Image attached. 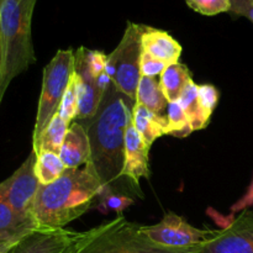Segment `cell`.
<instances>
[{"instance_id":"cb8c5ba5","label":"cell","mask_w":253,"mask_h":253,"mask_svg":"<svg viewBox=\"0 0 253 253\" xmlns=\"http://www.w3.org/2000/svg\"><path fill=\"white\" fill-rule=\"evenodd\" d=\"M185 2L190 9L205 16L230 12L231 9V0H185Z\"/></svg>"},{"instance_id":"f1b7e54d","label":"cell","mask_w":253,"mask_h":253,"mask_svg":"<svg viewBox=\"0 0 253 253\" xmlns=\"http://www.w3.org/2000/svg\"><path fill=\"white\" fill-rule=\"evenodd\" d=\"M253 207V179L252 182L250 183L249 188H247L246 193L232 205L231 210L232 212L237 211H244V210L250 209V208Z\"/></svg>"},{"instance_id":"d6986e66","label":"cell","mask_w":253,"mask_h":253,"mask_svg":"<svg viewBox=\"0 0 253 253\" xmlns=\"http://www.w3.org/2000/svg\"><path fill=\"white\" fill-rule=\"evenodd\" d=\"M178 103L180 104V106L184 110L193 131L203 130V128L207 127L210 118L205 114L204 109L200 104L199 94H198V84H195L194 81H190L188 83Z\"/></svg>"},{"instance_id":"1f68e13d","label":"cell","mask_w":253,"mask_h":253,"mask_svg":"<svg viewBox=\"0 0 253 253\" xmlns=\"http://www.w3.org/2000/svg\"><path fill=\"white\" fill-rule=\"evenodd\" d=\"M0 64H1V47H0Z\"/></svg>"},{"instance_id":"4316f807","label":"cell","mask_w":253,"mask_h":253,"mask_svg":"<svg viewBox=\"0 0 253 253\" xmlns=\"http://www.w3.org/2000/svg\"><path fill=\"white\" fill-rule=\"evenodd\" d=\"M167 66L168 64H166L165 62L153 58L152 56L142 51V54H141V77L157 78V76L161 77V74Z\"/></svg>"},{"instance_id":"4dcf8cb0","label":"cell","mask_w":253,"mask_h":253,"mask_svg":"<svg viewBox=\"0 0 253 253\" xmlns=\"http://www.w3.org/2000/svg\"><path fill=\"white\" fill-rule=\"evenodd\" d=\"M11 249H0V253H7Z\"/></svg>"},{"instance_id":"484cf974","label":"cell","mask_w":253,"mask_h":253,"mask_svg":"<svg viewBox=\"0 0 253 253\" xmlns=\"http://www.w3.org/2000/svg\"><path fill=\"white\" fill-rule=\"evenodd\" d=\"M198 94H199L200 104H202L205 114L211 118L212 113L219 103V90L211 84H202V85H198Z\"/></svg>"},{"instance_id":"9a60e30c","label":"cell","mask_w":253,"mask_h":253,"mask_svg":"<svg viewBox=\"0 0 253 253\" xmlns=\"http://www.w3.org/2000/svg\"><path fill=\"white\" fill-rule=\"evenodd\" d=\"M35 230L37 229L34 221L20 216L0 198V241L16 244Z\"/></svg>"},{"instance_id":"5bb4252c","label":"cell","mask_w":253,"mask_h":253,"mask_svg":"<svg viewBox=\"0 0 253 253\" xmlns=\"http://www.w3.org/2000/svg\"><path fill=\"white\" fill-rule=\"evenodd\" d=\"M142 51L165 62L166 64L177 63L182 54V46L167 31L146 26L141 37Z\"/></svg>"},{"instance_id":"603a6c76","label":"cell","mask_w":253,"mask_h":253,"mask_svg":"<svg viewBox=\"0 0 253 253\" xmlns=\"http://www.w3.org/2000/svg\"><path fill=\"white\" fill-rule=\"evenodd\" d=\"M58 114L68 124H71V121L78 116V82H77L76 73L73 74L71 83L67 86L66 93L59 105Z\"/></svg>"},{"instance_id":"4fadbf2b","label":"cell","mask_w":253,"mask_h":253,"mask_svg":"<svg viewBox=\"0 0 253 253\" xmlns=\"http://www.w3.org/2000/svg\"><path fill=\"white\" fill-rule=\"evenodd\" d=\"M59 157L67 168H81L90 161V142L82 124L73 123L67 131L59 151Z\"/></svg>"},{"instance_id":"7402d4cb","label":"cell","mask_w":253,"mask_h":253,"mask_svg":"<svg viewBox=\"0 0 253 253\" xmlns=\"http://www.w3.org/2000/svg\"><path fill=\"white\" fill-rule=\"evenodd\" d=\"M193 132L189 120L178 101L168 103L167 109V135L173 137H187Z\"/></svg>"},{"instance_id":"3957f363","label":"cell","mask_w":253,"mask_h":253,"mask_svg":"<svg viewBox=\"0 0 253 253\" xmlns=\"http://www.w3.org/2000/svg\"><path fill=\"white\" fill-rule=\"evenodd\" d=\"M37 0H0V105L11 82L36 62L32 16Z\"/></svg>"},{"instance_id":"30bf717a","label":"cell","mask_w":253,"mask_h":253,"mask_svg":"<svg viewBox=\"0 0 253 253\" xmlns=\"http://www.w3.org/2000/svg\"><path fill=\"white\" fill-rule=\"evenodd\" d=\"M74 73L78 82V120L91 119L98 111L104 94L111 83L110 77L98 78L91 72L88 61V48L79 47L76 51Z\"/></svg>"},{"instance_id":"52a82bcc","label":"cell","mask_w":253,"mask_h":253,"mask_svg":"<svg viewBox=\"0 0 253 253\" xmlns=\"http://www.w3.org/2000/svg\"><path fill=\"white\" fill-rule=\"evenodd\" d=\"M36 153L31 151L21 166L5 180L0 182V198L24 219L32 220V209L40 188L35 173ZM35 224V222H34Z\"/></svg>"},{"instance_id":"5b68a950","label":"cell","mask_w":253,"mask_h":253,"mask_svg":"<svg viewBox=\"0 0 253 253\" xmlns=\"http://www.w3.org/2000/svg\"><path fill=\"white\" fill-rule=\"evenodd\" d=\"M74 64L76 52L71 48L59 49L43 68L41 94L32 133V145L39 141L40 136L53 116L58 114L62 99L74 74Z\"/></svg>"},{"instance_id":"ac0fdd59","label":"cell","mask_w":253,"mask_h":253,"mask_svg":"<svg viewBox=\"0 0 253 253\" xmlns=\"http://www.w3.org/2000/svg\"><path fill=\"white\" fill-rule=\"evenodd\" d=\"M190 81H193L192 74L185 64L179 63V62L168 64L160 77L161 88L168 103H174L179 100L183 90Z\"/></svg>"},{"instance_id":"ffe728a7","label":"cell","mask_w":253,"mask_h":253,"mask_svg":"<svg viewBox=\"0 0 253 253\" xmlns=\"http://www.w3.org/2000/svg\"><path fill=\"white\" fill-rule=\"evenodd\" d=\"M68 128L69 124L64 121L59 114H56L51 123L43 130V132L41 133L39 141L35 145H32V151L36 155L41 151H48V152L59 155V151L63 145Z\"/></svg>"},{"instance_id":"ba28073f","label":"cell","mask_w":253,"mask_h":253,"mask_svg":"<svg viewBox=\"0 0 253 253\" xmlns=\"http://www.w3.org/2000/svg\"><path fill=\"white\" fill-rule=\"evenodd\" d=\"M141 230L151 241L170 249L202 246L211 239L215 231L210 229H198L174 212H167L158 224L141 226Z\"/></svg>"},{"instance_id":"9c48e42d","label":"cell","mask_w":253,"mask_h":253,"mask_svg":"<svg viewBox=\"0 0 253 253\" xmlns=\"http://www.w3.org/2000/svg\"><path fill=\"white\" fill-rule=\"evenodd\" d=\"M199 253H253V211L247 209L215 230Z\"/></svg>"},{"instance_id":"8992f818","label":"cell","mask_w":253,"mask_h":253,"mask_svg":"<svg viewBox=\"0 0 253 253\" xmlns=\"http://www.w3.org/2000/svg\"><path fill=\"white\" fill-rule=\"evenodd\" d=\"M145 25L127 22L116 48L106 59V73L119 91L136 101L141 79V54Z\"/></svg>"},{"instance_id":"277c9868","label":"cell","mask_w":253,"mask_h":253,"mask_svg":"<svg viewBox=\"0 0 253 253\" xmlns=\"http://www.w3.org/2000/svg\"><path fill=\"white\" fill-rule=\"evenodd\" d=\"M200 247L170 249L151 241L141 225L119 214L115 219L79 232L67 253H199Z\"/></svg>"},{"instance_id":"83f0119b","label":"cell","mask_w":253,"mask_h":253,"mask_svg":"<svg viewBox=\"0 0 253 253\" xmlns=\"http://www.w3.org/2000/svg\"><path fill=\"white\" fill-rule=\"evenodd\" d=\"M230 14L246 17L253 25V0H231Z\"/></svg>"},{"instance_id":"2e32d148","label":"cell","mask_w":253,"mask_h":253,"mask_svg":"<svg viewBox=\"0 0 253 253\" xmlns=\"http://www.w3.org/2000/svg\"><path fill=\"white\" fill-rule=\"evenodd\" d=\"M132 124L150 147L157 138L167 135V119L160 118L138 103L133 106Z\"/></svg>"},{"instance_id":"d4e9b609","label":"cell","mask_w":253,"mask_h":253,"mask_svg":"<svg viewBox=\"0 0 253 253\" xmlns=\"http://www.w3.org/2000/svg\"><path fill=\"white\" fill-rule=\"evenodd\" d=\"M133 204V199L131 197L124 194H116V193H106L101 195L100 204L99 209L103 212L108 211H116L118 214H121L125 209Z\"/></svg>"},{"instance_id":"6da1fadb","label":"cell","mask_w":253,"mask_h":253,"mask_svg":"<svg viewBox=\"0 0 253 253\" xmlns=\"http://www.w3.org/2000/svg\"><path fill=\"white\" fill-rule=\"evenodd\" d=\"M135 100L116 89L111 82L95 115L78 120L84 126L90 142V166L101 180L106 193L131 197L140 195L123 177L125 158V130L132 119ZM141 198V197H140Z\"/></svg>"},{"instance_id":"f546056e","label":"cell","mask_w":253,"mask_h":253,"mask_svg":"<svg viewBox=\"0 0 253 253\" xmlns=\"http://www.w3.org/2000/svg\"><path fill=\"white\" fill-rule=\"evenodd\" d=\"M17 244V242H16ZM16 244H11V242H4L0 241V249H12Z\"/></svg>"},{"instance_id":"8fae6325","label":"cell","mask_w":253,"mask_h":253,"mask_svg":"<svg viewBox=\"0 0 253 253\" xmlns=\"http://www.w3.org/2000/svg\"><path fill=\"white\" fill-rule=\"evenodd\" d=\"M150 146L143 141L132 124V119L125 130V158L123 177L128 185L142 198L140 190L141 178H150Z\"/></svg>"},{"instance_id":"e0dca14e","label":"cell","mask_w":253,"mask_h":253,"mask_svg":"<svg viewBox=\"0 0 253 253\" xmlns=\"http://www.w3.org/2000/svg\"><path fill=\"white\" fill-rule=\"evenodd\" d=\"M136 103L141 104L162 119H167L168 100L163 94L160 81L150 77H141L138 83Z\"/></svg>"},{"instance_id":"7c38bea8","label":"cell","mask_w":253,"mask_h":253,"mask_svg":"<svg viewBox=\"0 0 253 253\" xmlns=\"http://www.w3.org/2000/svg\"><path fill=\"white\" fill-rule=\"evenodd\" d=\"M78 234L68 229H37L20 240L7 253H67Z\"/></svg>"},{"instance_id":"44dd1931","label":"cell","mask_w":253,"mask_h":253,"mask_svg":"<svg viewBox=\"0 0 253 253\" xmlns=\"http://www.w3.org/2000/svg\"><path fill=\"white\" fill-rule=\"evenodd\" d=\"M67 167L64 166L63 161L61 160L59 155L48 151H41L36 155V166H35V173L39 179L40 184L47 185L58 179Z\"/></svg>"},{"instance_id":"7a4b0ae2","label":"cell","mask_w":253,"mask_h":253,"mask_svg":"<svg viewBox=\"0 0 253 253\" xmlns=\"http://www.w3.org/2000/svg\"><path fill=\"white\" fill-rule=\"evenodd\" d=\"M104 194L103 183L90 166L67 168L53 183L40 184L32 220L36 229H66L64 226L90 209L95 198Z\"/></svg>"}]
</instances>
